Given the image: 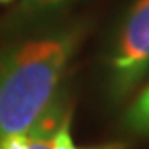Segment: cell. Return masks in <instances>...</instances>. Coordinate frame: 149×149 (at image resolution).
I'll return each instance as SVG.
<instances>
[{"instance_id":"1","label":"cell","mask_w":149,"mask_h":149,"mask_svg":"<svg viewBox=\"0 0 149 149\" xmlns=\"http://www.w3.org/2000/svg\"><path fill=\"white\" fill-rule=\"evenodd\" d=\"M84 29L67 25L0 52V149L33 127L63 92Z\"/></svg>"},{"instance_id":"2","label":"cell","mask_w":149,"mask_h":149,"mask_svg":"<svg viewBox=\"0 0 149 149\" xmlns=\"http://www.w3.org/2000/svg\"><path fill=\"white\" fill-rule=\"evenodd\" d=\"M149 74V0L126 11L106 61V86L113 101L131 95Z\"/></svg>"},{"instance_id":"3","label":"cell","mask_w":149,"mask_h":149,"mask_svg":"<svg viewBox=\"0 0 149 149\" xmlns=\"http://www.w3.org/2000/svg\"><path fill=\"white\" fill-rule=\"evenodd\" d=\"M72 110V104L68 99V93L63 90L59 97L49 106V110L41 115V119L24 135H16L4 144V149H50V140L56 127L63 120L68 111Z\"/></svg>"},{"instance_id":"4","label":"cell","mask_w":149,"mask_h":149,"mask_svg":"<svg viewBox=\"0 0 149 149\" xmlns=\"http://www.w3.org/2000/svg\"><path fill=\"white\" fill-rule=\"evenodd\" d=\"M122 126L136 136H149V83L127 106Z\"/></svg>"},{"instance_id":"5","label":"cell","mask_w":149,"mask_h":149,"mask_svg":"<svg viewBox=\"0 0 149 149\" xmlns=\"http://www.w3.org/2000/svg\"><path fill=\"white\" fill-rule=\"evenodd\" d=\"M50 149H130L126 142L111 140V142H101L92 146H79L72 138V110L63 117V120L56 127L50 140Z\"/></svg>"},{"instance_id":"6","label":"cell","mask_w":149,"mask_h":149,"mask_svg":"<svg viewBox=\"0 0 149 149\" xmlns=\"http://www.w3.org/2000/svg\"><path fill=\"white\" fill-rule=\"evenodd\" d=\"M70 2L72 0H24L22 6H20V16L27 20L45 16L54 11H59L63 6Z\"/></svg>"},{"instance_id":"7","label":"cell","mask_w":149,"mask_h":149,"mask_svg":"<svg viewBox=\"0 0 149 149\" xmlns=\"http://www.w3.org/2000/svg\"><path fill=\"white\" fill-rule=\"evenodd\" d=\"M9 2H13V0H0V6H2V4H9Z\"/></svg>"}]
</instances>
